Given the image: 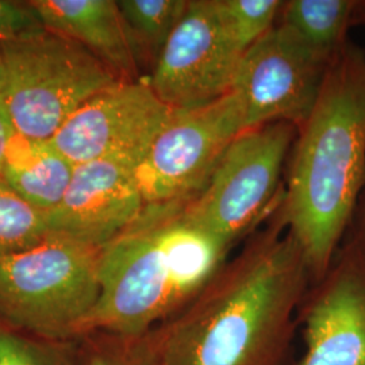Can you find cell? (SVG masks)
Returning <instances> with one entry per match:
<instances>
[{
    "label": "cell",
    "mask_w": 365,
    "mask_h": 365,
    "mask_svg": "<svg viewBox=\"0 0 365 365\" xmlns=\"http://www.w3.org/2000/svg\"><path fill=\"white\" fill-rule=\"evenodd\" d=\"M222 24L235 45L245 53L274 26L284 1L280 0H217Z\"/></svg>",
    "instance_id": "ac0fdd59"
},
{
    "label": "cell",
    "mask_w": 365,
    "mask_h": 365,
    "mask_svg": "<svg viewBox=\"0 0 365 365\" xmlns=\"http://www.w3.org/2000/svg\"><path fill=\"white\" fill-rule=\"evenodd\" d=\"M364 242H365V241H364Z\"/></svg>",
    "instance_id": "484cf974"
},
{
    "label": "cell",
    "mask_w": 365,
    "mask_h": 365,
    "mask_svg": "<svg viewBox=\"0 0 365 365\" xmlns=\"http://www.w3.org/2000/svg\"><path fill=\"white\" fill-rule=\"evenodd\" d=\"M15 134L16 133L14 130L13 123H11L9 114L6 111V107L3 105L1 98H0V170H1L7 150L10 148V144L13 143Z\"/></svg>",
    "instance_id": "7402d4cb"
},
{
    "label": "cell",
    "mask_w": 365,
    "mask_h": 365,
    "mask_svg": "<svg viewBox=\"0 0 365 365\" xmlns=\"http://www.w3.org/2000/svg\"><path fill=\"white\" fill-rule=\"evenodd\" d=\"M6 84V68H4V58H3V51H1V41H0V95L4 90Z\"/></svg>",
    "instance_id": "603a6c76"
},
{
    "label": "cell",
    "mask_w": 365,
    "mask_h": 365,
    "mask_svg": "<svg viewBox=\"0 0 365 365\" xmlns=\"http://www.w3.org/2000/svg\"><path fill=\"white\" fill-rule=\"evenodd\" d=\"M75 167L51 140H31L15 134L0 179L30 206L48 214L63 200Z\"/></svg>",
    "instance_id": "5bb4252c"
},
{
    "label": "cell",
    "mask_w": 365,
    "mask_h": 365,
    "mask_svg": "<svg viewBox=\"0 0 365 365\" xmlns=\"http://www.w3.org/2000/svg\"><path fill=\"white\" fill-rule=\"evenodd\" d=\"M1 102L15 133L31 140H52L90 98L119 81L83 45L46 27L1 41Z\"/></svg>",
    "instance_id": "5b68a950"
},
{
    "label": "cell",
    "mask_w": 365,
    "mask_h": 365,
    "mask_svg": "<svg viewBox=\"0 0 365 365\" xmlns=\"http://www.w3.org/2000/svg\"><path fill=\"white\" fill-rule=\"evenodd\" d=\"M331 61L309 51L286 27H272L242 54L232 88L245 130L279 122L299 128L313 111Z\"/></svg>",
    "instance_id": "ba28073f"
},
{
    "label": "cell",
    "mask_w": 365,
    "mask_h": 365,
    "mask_svg": "<svg viewBox=\"0 0 365 365\" xmlns=\"http://www.w3.org/2000/svg\"><path fill=\"white\" fill-rule=\"evenodd\" d=\"M312 277L280 220L149 331L157 365H282Z\"/></svg>",
    "instance_id": "6da1fadb"
},
{
    "label": "cell",
    "mask_w": 365,
    "mask_h": 365,
    "mask_svg": "<svg viewBox=\"0 0 365 365\" xmlns=\"http://www.w3.org/2000/svg\"><path fill=\"white\" fill-rule=\"evenodd\" d=\"M245 131L233 92L209 105L172 110L135 167L145 205L190 199L199 194L235 138Z\"/></svg>",
    "instance_id": "52a82bcc"
},
{
    "label": "cell",
    "mask_w": 365,
    "mask_h": 365,
    "mask_svg": "<svg viewBox=\"0 0 365 365\" xmlns=\"http://www.w3.org/2000/svg\"><path fill=\"white\" fill-rule=\"evenodd\" d=\"M294 131L283 122L242 131L203 190L188 199L194 222L230 248L250 233L276 197Z\"/></svg>",
    "instance_id": "8992f818"
},
{
    "label": "cell",
    "mask_w": 365,
    "mask_h": 365,
    "mask_svg": "<svg viewBox=\"0 0 365 365\" xmlns=\"http://www.w3.org/2000/svg\"><path fill=\"white\" fill-rule=\"evenodd\" d=\"M365 188V54L346 45L327 66L299 137L280 221L312 277L330 269Z\"/></svg>",
    "instance_id": "7a4b0ae2"
},
{
    "label": "cell",
    "mask_w": 365,
    "mask_h": 365,
    "mask_svg": "<svg viewBox=\"0 0 365 365\" xmlns=\"http://www.w3.org/2000/svg\"><path fill=\"white\" fill-rule=\"evenodd\" d=\"M42 26L75 39L119 80H137L138 56L114 0H33Z\"/></svg>",
    "instance_id": "4fadbf2b"
},
{
    "label": "cell",
    "mask_w": 365,
    "mask_h": 365,
    "mask_svg": "<svg viewBox=\"0 0 365 365\" xmlns=\"http://www.w3.org/2000/svg\"><path fill=\"white\" fill-rule=\"evenodd\" d=\"M363 7L352 0H291L283 4L280 25L309 51L331 61L349 43L348 31Z\"/></svg>",
    "instance_id": "9a60e30c"
},
{
    "label": "cell",
    "mask_w": 365,
    "mask_h": 365,
    "mask_svg": "<svg viewBox=\"0 0 365 365\" xmlns=\"http://www.w3.org/2000/svg\"><path fill=\"white\" fill-rule=\"evenodd\" d=\"M0 365H76V360L68 341L39 339L0 322Z\"/></svg>",
    "instance_id": "d6986e66"
},
{
    "label": "cell",
    "mask_w": 365,
    "mask_h": 365,
    "mask_svg": "<svg viewBox=\"0 0 365 365\" xmlns=\"http://www.w3.org/2000/svg\"><path fill=\"white\" fill-rule=\"evenodd\" d=\"M172 110L149 81L119 80L90 98L51 141L73 164L122 160L137 167Z\"/></svg>",
    "instance_id": "30bf717a"
},
{
    "label": "cell",
    "mask_w": 365,
    "mask_h": 365,
    "mask_svg": "<svg viewBox=\"0 0 365 365\" xmlns=\"http://www.w3.org/2000/svg\"><path fill=\"white\" fill-rule=\"evenodd\" d=\"M145 206L135 164L95 160L76 164L63 200L46 214L49 232L103 248Z\"/></svg>",
    "instance_id": "7c38bea8"
},
{
    "label": "cell",
    "mask_w": 365,
    "mask_h": 365,
    "mask_svg": "<svg viewBox=\"0 0 365 365\" xmlns=\"http://www.w3.org/2000/svg\"><path fill=\"white\" fill-rule=\"evenodd\" d=\"M304 353L298 365H365V242L339 248L327 274L312 284L298 312Z\"/></svg>",
    "instance_id": "8fae6325"
},
{
    "label": "cell",
    "mask_w": 365,
    "mask_h": 365,
    "mask_svg": "<svg viewBox=\"0 0 365 365\" xmlns=\"http://www.w3.org/2000/svg\"><path fill=\"white\" fill-rule=\"evenodd\" d=\"M354 235L360 237L363 241H365V196H364V205H363V212H361V218H360V223H359V227H357V232L354 233Z\"/></svg>",
    "instance_id": "cb8c5ba5"
},
{
    "label": "cell",
    "mask_w": 365,
    "mask_h": 365,
    "mask_svg": "<svg viewBox=\"0 0 365 365\" xmlns=\"http://www.w3.org/2000/svg\"><path fill=\"white\" fill-rule=\"evenodd\" d=\"M363 16H365V6H364V13H363Z\"/></svg>",
    "instance_id": "d4e9b609"
},
{
    "label": "cell",
    "mask_w": 365,
    "mask_h": 365,
    "mask_svg": "<svg viewBox=\"0 0 365 365\" xmlns=\"http://www.w3.org/2000/svg\"><path fill=\"white\" fill-rule=\"evenodd\" d=\"M49 235L46 214L30 206L0 179V260Z\"/></svg>",
    "instance_id": "e0dca14e"
},
{
    "label": "cell",
    "mask_w": 365,
    "mask_h": 365,
    "mask_svg": "<svg viewBox=\"0 0 365 365\" xmlns=\"http://www.w3.org/2000/svg\"><path fill=\"white\" fill-rule=\"evenodd\" d=\"M242 54L222 24L217 0H190L149 84L173 110L209 105L232 91Z\"/></svg>",
    "instance_id": "9c48e42d"
},
{
    "label": "cell",
    "mask_w": 365,
    "mask_h": 365,
    "mask_svg": "<svg viewBox=\"0 0 365 365\" xmlns=\"http://www.w3.org/2000/svg\"><path fill=\"white\" fill-rule=\"evenodd\" d=\"M190 0H120L119 10L126 22L138 60L156 63L173 30L182 21Z\"/></svg>",
    "instance_id": "2e32d148"
},
{
    "label": "cell",
    "mask_w": 365,
    "mask_h": 365,
    "mask_svg": "<svg viewBox=\"0 0 365 365\" xmlns=\"http://www.w3.org/2000/svg\"><path fill=\"white\" fill-rule=\"evenodd\" d=\"M83 341L80 365H157L149 333L140 337L95 333Z\"/></svg>",
    "instance_id": "ffe728a7"
},
{
    "label": "cell",
    "mask_w": 365,
    "mask_h": 365,
    "mask_svg": "<svg viewBox=\"0 0 365 365\" xmlns=\"http://www.w3.org/2000/svg\"><path fill=\"white\" fill-rule=\"evenodd\" d=\"M102 249L51 233L0 260V322L39 339H78L101 295Z\"/></svg>",
    "instance_id": "277c9868"
},
{
    "label": "cell",
    "mask_w": 365,
    "mask_h": 365,
    "mask_svg": "<svg viewBox=\"0 0 365 365\" xmlns=\"http://www.w3.org/2000/svg\"><path fill=\"white\" fill-rule=\"evenodd\" d=\"M38 14L27 3L0 0V41L42 29Z\"/></svg>",
    "instance_id": "44dd1931"
},
{
    "label": "cell",
    "mask_w": 365,
    "mask_h": 365,
    "mask_svg": "<svg viewBox=\"0 0 365 365\" xmlns=\"http://www.w3.org/2000/svg\"><path fill=\"white\" fill-rule=\"evenodd\" d=\"M187 202L145 205L103 247L101 295L78 339L148 334L194 299L229 260L232 248L194 222Z\"/></svg>",
    "instance_id": "3957f363"
}]
</instances>
